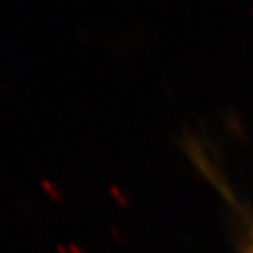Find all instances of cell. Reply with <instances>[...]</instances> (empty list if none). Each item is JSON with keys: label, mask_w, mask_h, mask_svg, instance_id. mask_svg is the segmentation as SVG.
I'll list each match as a JSON object with an SVG mask.
<instances>
[{"label": "cell", "mask_w": 253, "mask_h": 253, "mask_svg": "<svg viewBox=\"0 0 253 253\" xmlns=\"http://www.w3.org/2000/svg\"><path fill=\"white\" fill-rule=\"evenodd\" d=\"M67 247H69L70 253H85V250H84L81 246L75 244V243H69V244H67Z\"/></svg>", "instance_id": "7a4b0ae2"}, {"label": "cell", "mask_w": 253, "mask_h": 253, "mask_svg": "<svg viewBox=\"0 0 253 253\" xmlns=\"http://www.w3.org/2000/svg\"><path fill=\"white\" fill-rule=\"evenodd\" d=\"M0 183H2V177H0Z\"/></svg>", "instance_id": "277c9868"}, {"label": "cell", "mask_w": 253, "mask_h": 253, "mask_svg": "<svg viewBox=\"0 0 253 253\" xmlns=\"http://www.w3.org/2000/svg\"><path fill=\"white\" fill-rule=\"evenodd\" d=\"M55 252H57V253H70L69 247H67V246H64V244H57Z\"/></svg>", "instance_id": "3957f363"}, {"label": "cell", "mask_w": 253, "mask_h": 253, "mask_svg": "<svg viewBox=\"0 0 253 253\" xmlns=\"http://www.w3.org/2000/svg\"><path fill=\"white\" fill-rule=\"evenodd\" d=\"M40 185H42L43 192L46 194V197L52 203L63 205L66 202V192L57 182H53V180H50V178H42Z\"/></svg>", "instance_id": "6da1fadb"}]
</instances>
